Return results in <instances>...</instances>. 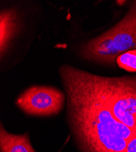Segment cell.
Instances as JSON below:
<instances>
[{"mask_svg": "<svg viewBox=\"0 0 136 152\" xmlns=\"http://www.w3.org/2000/svg\"><path fill=\"white\" fill-rule=\"evenodd\" d=\"M70 125L81 152H136V126L125 124L112 115L101 75L74 106Z\"/></svg>", "mask_w": 136, "mask_h": 152, "instance_id": "6da1fadb", "label": "cell"}, {"mask_svg": "<svg viewBox=\"0 0 136 152\" xmlns=\"http://www.w3.org/2000/svg\"><path fill=\"white\" fill-rule=\"evenodd\" d=\"M134 49H136V1L115 26L82 44L79 54L87 60L114 65L119 56Z\"/></svg>", "mask_w": 136, "mask_h": 152, "instance_id": "7a4b0ae2", "label": "cell"}, {"mask_svg": "<svg viewBox=\"0 0 136 152\" xmlns=\"http://www.w3.org/2000/svg\"><path fill=\"white\" fill-rule=\"evenodd\" d=\"M65 96L51 86L34 85L17 99L16 105L24 113L34 116L56 115L63 109Z\"/></svg>", "mask_w": 136, "mask_h": 152, "instance_id": "3957f363", "label": "cell"}, {"mask_svg": "<svg viewBox=\"0 0 136 152\" xmlns=\"http://www.w3.org/2000/svg\"><path fill=\"white\" fill-rule=\"evenodd\" d=\"M0 26V53L2 57L7 50L19 29L18 17L14 9H7L1 12Z\"/></svg>", "mask_w": 136, "mask_h": 152, "instance_id": "277c9868", "label": "cell"}, {"mask_svg": "<svg viewBox=\"0 0 136 152\" xmlns=\"http://www.w3.org/2000/svg\"><path fill=\"white\" fill-rule=\"evenodd\" d=\"M1 152H36L33 148L29 133L14 134L7 132L1 123L0 126Z\"/></svg>", "mask_w": 136, "mask_h": 152, "instance_id": "5b68a950", "label": "cell"}, {"mask_svg": "<svg viewBox=\"0 0 136 152\" xmlns=\"http://www.w3.org/2000/svg\"><path fill=\"white\" fill-rule=\"evenodd\" d=\"M116 62L121 69L129 72H136V49L121 54L117 58Z\"/></svg>", "mask_w": 136, "mask_h": 152, "instance_id": "8992f818", "label": "cell"}]
</instances>
